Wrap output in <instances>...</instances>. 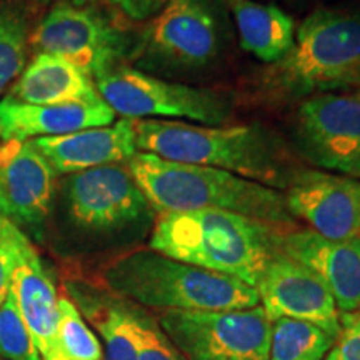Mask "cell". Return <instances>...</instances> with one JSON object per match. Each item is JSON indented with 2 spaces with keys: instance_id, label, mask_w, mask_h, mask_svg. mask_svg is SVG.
Returning <instances> with one entry per match:
<instances>
[{
  "instance_id": "cell-1",
  "label": "cell",
  "mask_w": 360,
  "mask_h": 360,
  "mask_svg": "<svg viewBox=\"0 0 360 360\" xmlns=\"http://www.w3.org/2000/svg\"><path fill=\"white\" fill-rule=\"evenodd\" d=\"M137 152L182 164L205 165L287 188L295 170L277 135L259 124L200 125L164 119L135 120Z\"/></svg>"
},
{
  "instance_id": "cell-2",
  "label": "cell",
  "mask_w": 360,
  "mask_h": 360,
  "mask_svg": "<svg viewBox=\"0 0 360 360\" xmlns=\"http://www.w3.org/2000/svg\"><path fill=\"white\" fill-rule=\"evenodd\" d=\"M283 232V225L227 210L165 212L150 233V249L255 289L265 264L281 250Z\"/></svg>"
},
{
  "instance_id": "cell-3",
  "label": "cell",
  "mask_w": 360,
  "mask_h": 360,
  "mask_svg": "<svg viewBox=\"0 0 360 360\" xmlns=\"http://www.w3.org/2000/svg\"><path fill=\"white\" fill-rule=\"evenodd\" d=\"M143 195L160 214L227 210L277 225H292L282 191L205 165L182 164L137 152L127 160Z\"/></svg>"
},
{
  "instance_id": "cell-4",
  "label": "cell",
  "mask_w": 360,
  "mask_h": 360,
  "mask_svg": "<svg viewBox=\"0 0 360 360\" xmlns=\"http://www.w3.org/2000/svg\"><path fill=\"white\" fill-rule=\"evenodd\" d=\"M112 294L143 307L167 310H238L259 305V294L238 278L170 259L159 252L135 250L102 270Z\"/></svg>"
},
{
  "instance_id": "cell-5",
  "label": "cell",
  "mask_w": 360,
  "mask_h": 360,
  "mask_svg": "<svg viewBox=\"0 0 360 360\" xmlns=\"http://www.w3.org/2000/svg\"><path fill=\"white\" fill-rule=\"evenodd\" d=\"M360 87V12L315 11L300 24L290 52L264 70L262 90L295 101Z\"/></svg>"
},
{
  "instance_id": "cell-6",
  "label": "cell",
  "mask_w": 360,
  "mask_h": 360,
  "mask_svg": "<svg viewBox=\"0 0 360 360\" xmlns=\"http://www.w3.org/2000/svg\"><path fill=\"white\" fill-rule=\"evenodd\" d=\"M56 195L70 229L87 237L129 236L143 231L154 219V207L127 165H103L64 175Z\"/></svg>"
},
{
  "instance_id": "cell-7",
  "label": "cell",
  "mask_w": 360,
  "mask_h": 360,
  "mask_svg": "<svg viewBox=\"0 0 360 360\" xmlns=\"http://www.w3.org/2000/svg\"><path fill=\"white\" fill-rule=\"evenodd\" d=\"M96 89L114 114L130 120L172 117L222 125L232 110L231 102L214 90L170 82L127 65H115L97 75Z\"/></svg>"
},
{
  "instance_id": "cell-8",
  "label": "cell",
  "mask_w": 360,
  "mask_h": 360,
  "mask_svg": "<svg viewBox=\"0 0 360 360\" xmlns=\"http://www.w3.org/2000/svg\"><path fill=\"white\" fill-rule=\"evenodd\" d=\"M159 323L186 360H269L272 321L260 304L238 310H167Z\"/></svg>"
},
{
  "instance_id": "cell-9",
  "label": "cell",
  "mask_w": 360,
  "mask_h": 360,
  "mask_svg": "<svg viewBox=\"0 0 360 360\" xmlns=\"http://www.w3.org/2000/svg\"><path fill=\"white\" fill-rule=\"evenodd\" d=\"M219 51L212 0H170L143 30L135 58L146 69L182 72L204 69Z\"/></svg>"
},
{
  "instance_id": "cell-10",
  "label": "cell",
  "mask_w": 360,
  "mask_h": 360,
  "mask_svg": "<svg viewBox=\"0 0 360 360\" xmlns=\"http://www.w3.org/2000/svg\"><path fill=\"white\" fill-rule=\"evenodd\" d=\"M37 53H49L97 77L127 51L125 35L101 12L90 7L57 2L39 22L29 39Z\"/></svg>"
},
{
  "instance_id": "cell-11",
  "label": "cell",
  "mask_w": 360,
  "mask_h": 360,
  "mask_svg": "<svg viewBox=\"0 0 360 360\" xmlns=\"http://www.w3.org/2000/svg\"><path fill=\"white\" fill-rule=\"evenodd\" d=\"M297 146L315 167L360 179V101L321 94L299 109Z\"/></svg>"
},
{
  "instance_id": "cell-12",
  "label": "cell",
  "mask_w": 360,
  "mask_h": 360,
  "mask_svg": "<svg viewBox=\"0 0 360 360\" xmlns=\"http://www.w3.org/2000/svg\"><path fill=\"white\" fill-rule=\"evenodd\" d=\"M57 174L32 141L0 143V215L40 240L56 199Z\"/></svg>"
},
{
  "instance_id": "cell-13",
  "label": "cell",
  "mask_w": 360,
  "mask_h": 360,
  "mask_svg": "<svg viewBox=\"0 0 360 360\" xmlns=\"http://www.w3.org/2000/svg\"><path fill=\"white\" fill-rule=\"evenodd\" d=\"M255 290L270 321L297 319L315 323L335 339L339 335L340 312L330 290L312 270L282 250L265 264Z\"/></svg>"
},
{
  "instance_id": "cell-14",
  "label": "cell",
  "mask_w": 360,
  "mask_h": 360,
  "mask_svg": "<svg viewBox=\"0 0 360 360\" xmlns=\"http://www.w3.org/2000/svg\"><path fill=\"white\" fill-rule=\"evenodd\" d=\"M285 204L294 219L332 240L360 237V179L302 170L290 179Z\"/></svg>"
},
{
  "instance_id": "cell-15",
  "label": "cell",
  "mask_w": 360,
  "mask_h": 360,
  "mask_svg": "<svg viewBox=\"0 0 360 360\" xmlns=\"http://www.w3.org/2000/svg\"><path fill=\"white\" fill-rule=\"evenodd\" d=\"M11 292L42 360H67L58 337V297L52 276L30 238L22 237Z\"/></svg>"
},
{
  "instance_id": "cell-16",
  "label": "cell",
  "mask_w": 360,
  "mask_h": 360,
  "mask_svg": "<svg viewBox=\"0 0 360 360\" xmlns=\"http://www.w3.org/2000/svg\"><path fill=\"white\" fill-rule=\"evenodd\" d=\"M281 250L326 283L339 312L360 309V237L332 240L300 229L282 233Z\"/></svg>"
},
{
  "instance_id": "cell-17",
  "label": "cell",
  "mask_w": 360,
  "mask_h": 360,
  "mask_svg": "<svg viewBox=\"0 0 360 360\" xmlns=\"http://www.w3.org/2000/svg\"><path fill=\"white\" fill-rule=\"evenodd\" d=\"M34 146L57 175H70L89 169L127 162L137 154L135 120L122 119L105 127L34 139Z\"/></svg>"
},
{
  "instance_id": "cell-18",
  "label": "cell",
  "mask_w": 360,
  "mask_h": 360,
  "mask_svg": "<svg viewBox=\"0 0 360 360\" xmlns=\"http://www.w3.org/2000/svg\"><path fill=\"white\" fill-rule=\"evenodd\" d=\"M114 110L101 96L58 105H30L6 97L0 101V139L2 142H24L56 137L84 129L105 127L114 124Z\"/></svg>"
},
{
  "instance_id": "cell-19",
  "label": "cell",
  "mask_w": 360,
  "mask_h": 360,
  "mask_svg": "<svg viewBox=\"0 0 360 360\" xmlns=\"http://www.w3.org/2000/svg\"><path fill=\"white\" fill-rule=\"evenodd\" d=\"M97 96L96 84L77 67L49 53H37L7 97L30 105H58Z\"/></svg>"
},
{
  "instance_id": "cell-20",
  "label": "cell",
  "mask_w": 360,
  "mask_h": 360,
  "mask_svg": "<svg viewBox=\"0 0 360 360\" xmlns=\"http://www.w3.org/2000/svg\"><path fill=\"white\" fill-rule=\"evenodd\" d=\"M227 4L245 52L272 65L294 47V20L276 4H260L255 0H227Z\"/></svg>"
},
{
  "instance_id": "cell-21",
  "label": "cell",
  "mask_w": 360,
  "mask_h": 360,
  "mask_svg": "<svg viewBox=\"0 0 360 360\" xmlns=\"http://www.w3.org/2000/svg\"><path fill=\"white\" fill-rule=\"evenodd\" d=\"M69 290L80 310L101 332L105 344L103 360H137L127 300L92 290L84 283H70Z\"/></svg>"
},
{
  "instance_id": "cell-22",
  "label": "cell",
  "mask_w": 360,
  "mask_h": 360,
  "mask_svg": "<svg viewBox=\"0 0 360 360\" xmlns=\"http://www.w3.org/2000/svg\"><path fill=\"white\" fill-rule=\"evenodd\" d=\"M334 342L312 322L282 317L272 321L269 360H326Z\"/></svg>"
},
{
  "instance_id": "cell-23",
  "label": "cell",
  "mask_w": 360,
  "mask_h": 360,
  "mask_svg": "<svg viewBox=\"0 0 360 360\" xmlns=\"http://www.w3.org/2000/svg\"><path fill=\"white\" fill-rule=\"evenodd\" d=\"M29 45L25 8L13 0H0V94L24 72Z\"/></svg>"
},
{
  "instance_id": "cell-24",
  "label": "cell",
  "mask_w": 360,
  "mask_h": 360,
  "mask_svg": "<svg viewBox=\"0 0 360 360\" xmlns=\"http://www.w3.org/2000/svg\"><path fill=\"white\" fill-rule=\"evenodd\" d=\"M58 337L67 360H102L98 339L69 297L58 299Z\"/></svg>"
},
{
  "instance_id": "cell-25",
  "label": "cell",
  "mask_w": 360,
  "mask_h": 360,
  "mask_svg": "<svg viewBox=\"0 0 360 360\" xmlns=\"http://www.w3.org/2000/svg\"><path fill=\"white\" fill-rule=\"evenodd\" d=\"M129 321L137 360H186L164 334L160 323L134 302H129Z\"/></svg>"
},
{
  "instance_id": "cell-26",
  "label": "cell",
  "mask_w": 360,
  "mask_h": 360,
  "mask_svg": "<svg viewBox=\"0 0 360 360\" xmlns=\"http://www.w3.org/2000/svg\"><path fill=\"white\" fill-rule=\"evenodd\" d=\"M0 355L7 360H42L12 292L0 305Z\"/></svg>"
},
{
  "instance_id": "cell-27",
  "label": "cell",
  "mask_w": 360,
  "mask_h": 360,
  "mask_svg": "<svg viewBox=\"0 0 360 360\" xmlns=\"http://www.w3.org/2000/svg\"><path fill=\"white\" fill-rule=\"evenodd\" d=\"M25 233L0 215V305L11 292L12 270L15 265L17 250Z\"/></svg>"
},
{
  "instance_id": "cell-28",
  "label": "cell",
  "mask_w": 360,
  "mask_h": 360,
  "mask_svg": "<svg viewBox=\"0 0 360 360\" xmlns=\"http://www.w3.org/2000/svg\"><path fill=\"white\" fill-rule=\"evenodd\" d=\"M326 360H360V312H340V332Z\"/></svg>"
},
{
  "instance_id": "cell-29",
  "label": "cell",
  "mask_w": 360,
  "mask_h": 360,
  "mask_svg": "<svg viewBox=\"0 0 360 360\" xmlns=\"http://www.w3.org/2000/svg\"><path fill=\"white\" fill-rule=\"evenodd\" d=\"M129 19L147 20L164 11L170 0H114Z\"/></svg>"
},
{
  "instance_id": "cell-30",
  "label": "cell",
  "mask_w": 360,
  "mask_h": 360,
  "mask_svg": "<svg viewBox=\"0 0 360 360\" xmlns=\"http://www.w3.org/2000/svg\"><path fill=\"white\" fill-rule=\"evenodd\" d=\"M42 2H51V0H42ZM58 2H67V4H74V6H82L85 0H58Z\"/></svg>"
},
{
  "instance_id": "cell-31",
  "label": "cell",
  "mask_w": 360,
  "mask_h": 360,
  "mask_svg": "<svg viewBox=\"0 0 360 360\" xmlns=\"http://www.w3.org/2000/svg\"><path fill=\"white\" fill-rule=\"evenodd\" d=\"M355 98H357V101H360V89L357 90V94H355V96H354Z\"/></svg>"
}]
</instances>
